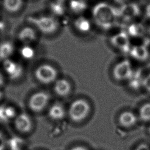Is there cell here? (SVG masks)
<instances>
[{
  "instance_id": "6da1fadb",
  "label": "cell",
  "mask_w": 150,
  "mask_h": 150,
  "mask_svg": "<svg viewBox=\"0 0 150 150\" xmlns=\"http://www.w3.org/2000/svg\"><path fill=\"white\" fill-rule=\"evenodd\" d=\"M92 16L97 26L101 29L108 30L118 21V11L107 2H100L94 6Z\"/></svg>"
},
{
  "instance_id": "7a4b0ae2",
  "label": "cell",
  "mask_w": 150,
  "mask_h": 150,
  "mask_svg": "<svg viewBox=\"0 0 150 150\" xmlns=\"http://www.w3.org/2000/svg\"><path fill=\"white\" fill-rule=\"evenodd\" d=\"M27 21L33 25L40 32L50 35L56 32L59 28V23L56 18L51 15L29 16Z\"/></svg>"
},
{
  "instance_id": "3957f363",
  "label": "cell",
  "mask_w": 150,
  "mask_h": 150,
  "mask_svg": "<svg viewBox=\"0 0 150 150\" xmlns=\"http://www.w3.org/2000/svg\"><path fill=\"white\" fill-rule=\"evenodd\" d=\"M9 125L15 135L21 137L31 132L33 128V121L27 112L19 111Z\"/></svg>"
},
{
  "instance_id": "277c9868",
  "label": "cell",
  "mask_w": 150,
  "mask_h": 150,
  "mask_svg": "<svg viewBox=\"0 0 150 150\" xmlns=\"http://www.w3.org/2000/svg\"><path fill=\"white\" fill-rule=\"evenodd\" d=\"M2 70L8 83L16 84L21 81L24 75V69L22 65L10 59L2 62Z\"/></svg>"
},
{
  "instance_id": "5b68a950",
  "label": "cell",
  "mask_w": 150,
  "mask_h": 150,
  "mask_svg": "<svg viewBox=\"0 0 150 150\" xmlns=\"http://www.w3.org/2000/svg\"><path fill=\"white\" fill-rule=\"evenodd\" d=\"M90 111L89 103L84 99L79 98L73 101L69 108V115L74 122H80L85 119Z\"/></svg>"
},
{
  "instance_id": "8992f818",
  "label": "cell",
  "mask_w": 150,
  "mask_h": 150,
  "mask_svg": "<svg viewBox=\"0 0 150 150\" xmlns=\"http://www.w3.org/2000/svg\"><path fill=\"white\" fill-rule=\"evenodd\" d=\"M50 100L49 94L43 91H36L31 94L26 100L27 108L32 112L42 111L47 105Z\"/></svg>"
},
{
  "instance_id": "52a82bcc",
  "label": "cell",
  "mask_w": 150,
  "mask_h": 150,
  "mask_svg": "<svg viewBox=\"0 0 150 150\" xmlns=\"http://www.w3.org/2000/svg\"><path fill=\"white\" fill-rule=\"evenodd\" d=\"M33 75L38 81L47 84L54 81L57 76V71L52 65L45 63L35 68Z\"/></svg>"
},
{
  "instance_id": "ba28073f",
  "label": "cell",
  "mask_w": 150,
  "mask_h": 150,
  "mask_svg": "<svg viewBox=\"0 0 150 150\" xmlns=\"http://www.w3.org/2000/svg\"><path fill=\"white\" fill-rule=\"evenodd\" d=\"M117 11L118 20L121 19L124 22H127L128 24L137 18L141 13V9L138 4L128 2L120 5Z\"/></svg>"
},
{
  "instance_id": "9c48e42d",
  "label": "cell",
  "mask_w": 150,
  "mask_h": 150,
  "mask_svg": "<svg viewBox=\"0 0 150 150\" xmlns=\"http://www.w3.org/2000/svg\"><path fill=\"white\" fill-rule=\"evenodd\" d=\"M133 71L130 62L128 60H123L115 65L112 70V75L117 80H128Z\"/></svg>"
},
{
  "instance_id": "30bf717a",
  "label": "cell",
  "mask_w": 150,
  "mask_h": 150,
  "mask_svg": "<svg viewBox=\"0 0 150 150\" xmlns=\"http://www.w3.org/2000/svg\"><path fill=\"white\" fill-rule=\"evenodd\" d=\"M112 46L124 53H129L131 49L129 37L126 32H121L114 35L110 39Z\"/></svg>"
},
{
  "instance_id": "8fae6325",
  "label": "cell",
  "mask_w": 150,
  "mask_h": 150,
  "mask_svg": "<svg viewBox=\"0 0 150 150\" xmlns=\"http://www.w3.org/2000/svg\"><path fill=\"white\" fill-rule=\"evenodd\" d=\"M18 111L15 104L9 103H2L0 104V124H8L14 119Z\"/></svg>"
},
{
  "instance_id": "7c38bea8",
  "label": "cell",
  "mask_w": 150,
  "mask_h": 150,
  "mask_svg": "<svg viewBox=\"0 0 150 150\" xmlns=\"http://www.w3.org/2000/svg\"><path fill=\"white\" fill-rule=\"evenodd\" d=\"M18 39L25 45H29L37 39V34L35 30L29 26L23 28L18 33Z\"/></svg>"
},
{
  "instance_id": "4fadbf2b",
  "label": "cell",
  "mask_w": 150,
  "mask_h": 150,
  "mask_svg": "<svg viewBox=\"0 0 150 150\" xmlns=\"http://www.w3.org/2000/svg\"><path fill=\"white\" fill-rule=\"evenodd\" d=\"M53 89L57 96L64 97L70 93L71 91V84L66 79H59L56 81Z\"/></svg>"
},
{
  "instance_id": "5bb4252c",
  "label": "cell",
  "mask_w": 150,
  "mask_h": 150,
  "mask_svg": "<svg viewBox=\"0 0 150 150\" xmlns=\"http://www.w3.org/2000/svg\"><path fill=\"white\" fill-rule=\"evenodd\" d=\"M134 59L139 61H145L149 56V52L145 45H136L131 47L129 53Z\"/></svg>"
},
{
  "instance_id": "9a60e30c",
  "label": "cell",
  "mask_w": 150,
  "mask_h": 150,
  "mask_svg": "<svg viewBox=\"0 0 150 150\" xmlns=\"http://www.w3.org/2000/svg\"><path fill=\"white\" fill-rule=\"evenodd\" d=\"M74 28L81 33H87L91 30V23L90 20L83 16H79L74 21Z\"/></svg>"
},
{
  "instance_id": "2e32d148",
  "label": "cell",
  "mask_w": 150,
  "mask_h": 150,
  "mask_svg": "<svg viewBox=\"0 0 150 150\" xmlns=\"http://www.w3.org/2000/svg\"><path fill=\"white\" fill-rule=\"evenodd\" d=\"M66 115V111L64 107L59 103L53 104L48 111V116L53 120H60Z\"/></svg>"
},
{
  "instance_id": "e0dca14e",
  "label": "cell",
  "mask_w": 150,
  "mask_h": 150,
  "mask_svg": "<svg viewBox=\"0 0 150 150\" xmlns=\"http://www.w3.org/2000/svg\"><path fill=\"white\" fill-rule=\"evenodd\" d=\"M118 121L122 127L129 128L134 125L137 122V117L131 111L122 112L119 116Z\"/></svg>"
},
{
  "instance_id": "ac0fdd59",
  "label": "cell",
  "mask_w": 150,
  "mask_h": 150,
  "mask_svg": "<svg viewBox=\"0 0 150 150\" xmlns=\"http://www.w3.org/2000/svg\"><path fill=\"white\" fill-rule=\"evenodd\" d=\"M14 46L12 42L4 41L0 43V60L4 61L9 59V57L13 54Z\"/></svg>"
},
{
  "instance_id": "d6986e66",
  "label": "cell",
  "mask_w": 150,
  "mask_h": 150,
  "mask_svg": "<svg viewBox=\"0 0 150 150\" xmlns=\"http://www.w3.org/2000/svg\"><path fill=\"white\" fill-rule=\"evenodd\" d=\"M68 6L73 13L80 15L86 10L87 5L84 0H70Z\"/></svg>"
},
{
  "instance_id": "ffe728a7",
  "label": "cell",
  "mask_w": 150,
  "mask_h": 150,
  "mask_svg": "<svg viewBox=\"0 0 150 150\" xmlns=\"http://www.w3.org/2000/svg\"><path fill=\"white\" fill-rule=\"evenodd\" d=\"M145 32L144 26L139 23H130L128 24L126 33L129 36L137 38L143 35Z\"/></svg>"
},
{
  "instance_id": "44dd1931",
  "label": "cell",
  "mask_w": 150,
  "mask_h": 150,
  "mask_svg": "<svg viewBox=\"0 0 150 150\" xmlns=\"http://www.w3.org/2000/svg\"><path fill=\"white\" fill-rule=\"evenodd\" d=\"M49 9L52 13V15L56 18L57 16H62L64 15L66 10L63 2L57 0L54 1L50 4Z\"/></svg>"
},
{
  "instance_id": "7402d4cb",
  "label": "cell",
  "mask_w": 150,
  "mask_h": 150,
  "mask_svg": "<svg viewBox=\"0 0 150 150\" xmlns=\"http://www.w3.org/2000/svg\"><path fill=\"white\" fill-rule=\"evenodd\" d=\"M23 0H3V6L9 12H16L20 9Z\"/></svg>"
},
{
  "instance_id": "603a6c76",
  "label": "cell",
  "mask_w": 150,
  "mask_h": 150,
  "mask_svg": "<svg viewBox=\"0 0 150 150\" xmlns=\"http://www.w3.org/2000/svg\"><path fill=\"white\" fill-rule=\"evenodd\" d=\"M143 80L141 73L139 71H133V73L128 79L129 86L132 89H138L141 86H142Z\"/></svg>"
},
{
  "instance_id": "cb8c5ba5",
  "label": "cell",
  "mask_w": 150,
  "mask_h": 150,
  "mask_svg": "<svg viewBox=\"0 0 150 150\" xmlns=\"http://www.w3.org/2000/svg\"><path fill=\"white\" fill-rule=\"evenodd\" d=\"M140 118L144 121H150V103L144 104L139 110Z\"/></svg>"
},
{
  "instance_id": "d4e9b609",
  "label": "cell",
  "mask_w": 150,
  "mask_h": 150,
  "mask_svg": "<svg viewBox=\"0 0 150 150\" xmlns=\"http://www.w3.org/2000/svg\"><path fill=\"white\" fill-rule=\"evenodd\" d=\"M21 56L25 59H32L35 54L33 49L29 45H25L22 47L20 51Z\"/></svg>"
},
{
  "instance_id": "484cf974",
  "label": "cell",
  "mask_w": 150,
  "mask_h": 150,
  "mask_svg": "<svg viewBox=\"0 0 150 150\" xmlns=\"http://www.w3.org/2000/svg\"><path fill=\"white\" fill-rule=\"evenodd\" d=\"M9 138L5 131L0 126V150L5 149Z\"/></svg>"
},
{
  "instance_id": "4316f807",
  "label": "cell",
  "mask_w": 150,
  "mask_h": 150,
  "mask_svg": "<svg viewBox=\"0 0 150 150\" xmlns=\"http://www.w3.org/2000/svg\"><path fill=\"white\" fill-rule=\"evenodd\" d=\"M8 83L5 74L2 69H0V88H4Z\"/></svg>"
},
{
  "instance_id": "83f0119b",
  "label": "cell",
  "mask_w": 150,
  "mask_h": 150,
  "mask_svg": "<svg viewBox=\"0 0 150 150\" xmlns=\"http://www.w3.org/2000/svg\"><path fill=\"white\" fill-rule=\"evenodd\" d=\"M142 86L149 91H150V74L147 76L143 80Z\"/></svg>"
},
{
  "instance_id": "f1b7e54d",
  "label": "cell",
  "mask_w": 150,
  "mask_h": 150,
  "mask_svg": "<svg viewBox=\"0 0 150 150\" xmlns=\"http://www.w3.org/2000/svg\"><path fill=\"white\" fill-rule=\"evenodd\" d=\"M135 150H150L149 146L146 144H140L139 145Z\"/></svg>"
},
{
  "instance_id": "f546056e",
  "label": "cell",
  "mask_w": 150,
  "mask_h": 150,
  "mask_svg": "<svg viewBox=\"0 0 150 150\" xmlns=\"http://www.w3.org/2000/svg\"><path fill=\"white\" fill-rule=\"evenodd\" d=\"M145 15L148 18L150 19V2L147 5L145 8Z\"/></svg>"
},
{
  "instance_id": "4dcf8cb0",
  "label": "cell",
  "mask_w": 150,
  "mask_h": 150,
  "mask_svg": "<svg viewBox=\"0 0 150 150\" xmlns=\"http://www.w3.org/2000/svg\"><path fill=\"white\" fill-rule=\"evenodd\" d=\"M111 1H113L114 2H115V4H119L120 5H122L128 2V0H111Z\"/></svg>"
},
{
  "instance_id": "1f68e13d",
  "label": "cell",
  "mask_w": 150,
  "mask_h": 150,
  "mask_svg": "<svg viewBox=\"0 0 150 150\" xmlns=\"http://www.w3.org/2000/svg\"><path fill=\"white\" fill-rule=\"evenodd\" d=\"M4 88H0V104L3 103V100L4 98Z\"/></svg>"
},
{
  "instance_id": "d6a6232c",
  "label": "cell",
  "mask_w": 150,
  "mask_h": 150,
  "mask_svg": "<svg viewBox=\"0 0 150 150\" xmlns=\"http://www.w3.org/2000/svg\"><path fill=\"white\" fill-rule=\"evenodd\" d=\"M70 150H87V149L83 146H76L73 147Z\"/></svg>"
},
{
  "instance_id": "836d02e7",
  "label": "cell",
  "mask_w": 150,
  "mask_h": 150,
  "mask_svg": "<svg viewBox=\"0 0 150 150\" xmlns=\"http://www.w3.org/2000/svg\"><path fill=\"white\" fill-rule=\"evenodd\" d=\"M8 150H22V149H8Z\"/></svg>"
},
{
  "instance_id": "e575fe53",
  "label": "cell",
  "mask_w": 150,
  "mask_h": 150,
  "mask_svg": "<svg viewBox=\"0 0 150 150\" xmlns=\"http://www.w3.org/2000/svg\"><path fill=\"white\" fill-rule=\"evenodd\" d=\"M57 1H63V2H64V1H66V0H57Z\"/></svg>"
},
{
  "instance_id": "d590c367",
  "label": "cell",
  "mask_w": 150,
  "mask_h": 150,
  "mask_svg": "<svg viewBox=\"0 0 150 150\" xmlns=\"http://www.w3.org/2000/svg\"><path fill=\"white\" fill-rule=\"evenodd\" d=\"M149 133H150V127H149Z\"/></svg>"
}]
</instances>
